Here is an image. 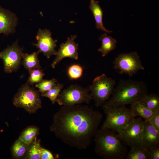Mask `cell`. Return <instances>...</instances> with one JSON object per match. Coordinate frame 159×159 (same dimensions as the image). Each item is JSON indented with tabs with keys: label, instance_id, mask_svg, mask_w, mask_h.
Returning a JSON list of instances; mask_svg holds the SVG:
<instances>
[{
	"label": "cell",
	"instance_id": "1",
	"mask_svg": "<svg viewBox=\"0 0 159 159\" xmlns=\"http://www.w3.org/2000/svg\"><path fill=\"white\" fill-rule=\"evenodd\" d=\"M102 117L100 112L87 105L62 106L54 114L49 130L69 146L86 150Z\"/></svg>",
	"mask_w": 159,
	"mask_h": 159
},
{
	"label": "cell",
	"instance_id": "2",
	"mask_svg": "<svg viewBox=\"0 0 159 159\" xmlns=\"http://www.w3.org/2000/svg\"><path fill=\"white\" fill-rule=\"evenodd\" d=\"M94 137V151L99 156L107 159H125L128 149L115 131L100 128Z\"/></svg>",
	"mask_w": 159,
	"mask_h": 159
},
{
	"label": "cell",
	"instance_id": "3",
	"mask_svg": "<svg viewBox=\"0 0 159 159\" xmlns=\"http://www.w3.org/2000/svg\"><path fill=\"white\" fill-rule=\"evenodd\" d=\"M148 93L147 86L144 81L121 79L115 87L111 97L104 104L112 107L125 106L139 101Z\"/></svg>",
	"mask_w": 159,
	"mask_h": 159
},
{
	"label": "cell",
	"instance_id": "4",
	"mask_svg": "<svg viewBox=\"0 0 159 159\" xmlns=\"http://www.w3.org/2000/svg\"><path fill=\"white\" fill-rule=\"evenodd\" d=\"M102 107L106 116L101 128L121 133L135 117L130 109L125 106L112 107L103 104Z\"/></svg>",
	"mask_w": 159,
	"mask_h": 159
},
{
	"label": "cell",
	"instance_id": "5",
	"mask_svg": "<svg viewBox=\"0 0 159 159\" xmlns=\"http://www.w3.org/2000/svg\"><path fill=\"white\" fill-rule=\"evenodd\" d=\"M32 86L27 82L22 85L15 95L13 103L16 107L33 114L42 106L39 92Z\"/></svg>",
	"mask_w": 159,
	"mask_h": 159
},
{
	"label": "cell",
	"instance_id": "6",
	"mask_svg": "<svg viewBox=\"0 0 159 159\" xmlns=\"http://www.w3.org/2000/svg\"><path fill=\"white\" fill-rule=\"evenodd\" d=\"M116 84L114 79L104 74L94 79L88 89L96 107L102 106L109 99Z\"/></svg>",
	"mask_w": 159,
	"mask_h": 159
},
{
	"label": "cell",
	"instance_id": "7",
	"mask_svg": "<svg viewBox=\"0 0 159 159\" xmlns=\"http://www.w3.org/2000/svg\"><path fill=\"white\" fill-rule=\"evenodd\" d=\"M89 92L88 88H84L76 84L72 85L60 92L56 102L62 106L82 103L89 104L92 99Z\"/></svg>",
	"mask_w": 159,
	"mask_h": 159
},
{
	"label": "cell",
	"instance_id": "8",
	"mask_svg": "<svg viewBox=\"0 0 159 159\" xmlns=\"http://www.w3.org/2000/svg\"><path fill=\"white\" fill-rule=\"evenodd\" d=\"M113 64V68L118 73L125 74L130 77L145 69L140 56L135 51L119 54L115 58Z\"/></svg>",
	"mask_w": 159,
	"mask_h": 159
},
{
	"label": "cell",
	"instance_id": "9",
	"mask_svg": "<svg viewBox=\"0 0 159 159\" xmlns=\"http://www.w3.org/2000/svg\"><path fill=\"white\" fill-rule=\"evenodd\" d=\"M24 49L18 44L16 40L12 45L0 52V59L3 62L4 70L7 73L16 72L19 68L22 62Z\"/></svg>",
	"mask_w": 159,
	"mask_h": 159
},
{
	"label": "cell",
	"instance_id": "10",
	"mask_svg": "<svg viewBox=\"0 0 159 159\" xmlns=\"http://www.w3.org/2000/svg\"><path fill=\"white\" fill-rule=\"evenodd\" d=\"M144 121L141 117H135L120 133L119 137L122 143L131 148L142 146Z\"/></svg>",
	"mask_w": 159,
	"mask_h": 159
},
{
	"label": "cell",
	"instance_id": "11",
	"mask_svg": "<svg viewBox=\"0 0 159 159\" xmlns=\"http://www.w3.org/2000/svg\"><path fill=\"white\" fill-rule=\"evenodd\" d=\"M52 35V33L49 29H39L36 36L37 43L33 44L38 49L37 53H43L48 59L52 55H56L57 53L55 48L57 41L54 40Z\"/></svg>",
	"mask_w": 159,
	"mask_h": 159
},
{
	"label": "cell",
	"instance_id": "12",
	"mask_svg": "<svg viewBox=\"0 0 159 159\" xmlns=\"http://www.w3.org/2000/svg\"><path fill=\"white\" fill-rule=\"evenodd\" d=\"M77 37L75 35H72L70 37L67 38L65 43H62L58 51H57L56 57L51 64L53 68L64 58L69 57L75 60L78 58V44L74 42Z\"/></svg>",
	"mask_w": 159,
	"mask_h": 159
},
{
	"label": "cell",
	"instance_id": "13",
	"mask_svg": "<svg viewBox=\"0 0 159 159\" xmlns=\"http://www.w3.org/2000/svg\"><path fill=\"white\" fill-rule=\"evenodd\" d=\"M18 19L16 14L0 6V34L6 36L16 32Z\"/></svg>",
	"mask_w": 159,
	"mask_h": 159
},
{
	"label": "cell",
	"instance_id": "14",
	"mask_svg": "<svg viewBox=\"0 0 159 159\" xmlns=\"http://www.w3.org/2000/svg\"><path fill=\"white\" fill-rule=\"evenodd\" d=\"M159 146V132L148 120H144L142 147L148 150Z\"/></svg>",
	"mask_w": 159,
	"mask_h": 159
},
{
	"label": "cell",
	"instance_id": "15",
	"mask_svg": "<svg viewBox=\"0 0 159 159\" xmlns=\"http://www.w3.org/2000/svg\"><path fill=\"white\" fill-rule=\"evenodd\" d=\"M89 9L92 11L95 21L96 29L103 31L106 33L112 32L107 29L103 26L102 21L103 11L99 4V2L95 0H90Z\"/></svg>",
	"mask_w": 159,
	"mask_h": 159
},
{
	"label": "cell",
	"instance_id": "16",
	"mask_svg": "<svg viewBox=\"0 0 159 159\" xmlns=\"http://www.w3.org/2000/svg\"><path fill=\"white\" fill-rule=\"evenodd\" d=\"M130 104V109L135 116H140L144 120H149L156 111L150 109L138 101Z\"/></svg>",
	"mask_w": 159,
	"mask_h": 159
},
{
	"label": "cell",
	"instance_id": "17",
	"mask_svg": "<svg viewBox=\"0 0 159 159\" xmlns=\"http://www.w3.org/2000/svg\"><path fill=\"white\" fill-rule=\"evenodd\" d=\"M99 39L101 41V46L98 49V51L101 52L103 57L107 55L109 53L116 48V40L107 35L106 33L101 35Z\"/></svg>",
	"mask_w": 159,
	"mask_h": 159
},
{
	"label": "cell",
	"instance_id": "18",
	"mask_svg": "<svg viewBox=\"0 0 159 159\" xmlns=\"http://www.w3.org/2000/svg\"><path fill=\"white\" fill-rule=\"evenodd\" d=\"M29 146L18 138L16 140L11 148L12 157L17 159H25Z\"/></svg>",
	"mask_w": 159,
	"mask_h": 159
},
{
	"label": "cell",
	"instance_id": "19",
	"mask_svg": "<svg viewBox=\"0 0 159 159\" xmlns=\"http://www.w3.org/2000/svg\"><path fill=\"white\" fill-rule=\"evenodd\" d=\"M38 54L35 52L30 54L27 53L23 54L21 64L27 70L29 71L33 69L41 68L39 61L38 57Z\"/></svg>",
	"mask_w": 159,
	"mask_h": 159
},
{
	"label": "cell",
	"instance_id": "20",
	"mask_svg": "<svg viewBox=\"0 0 159 159\" xmlns=\"http://www.w3.org/2000/svg\"><path fill=\"white\" fill-rule=\"evenodd\" d=\"M39 130V128L36 126H29L22 131L18 138L29 145L37 137Z\"/></svg>",
	"mask_w": 159,
	"mask_h": 159
},
{
	"label": "cell",
	"instance_id": "21",
	"mask_svg": "<svg viewBox=\"0 0 159 159\" xmlns=\"http://www.w3.org/2000/svg\"><path fill=\"white\" fill-rule=\"evenodd\" d=\"M138 101L151 110H159V96L156 93H148Z\"/></svg>",
	"mask_w": 159,
	"mask_h": 159
},
{
	"label": "cell",
	"instance_id": "22",
	"mask_svg": "<svg viewBox=\"0 0 159 159\" xmlns=\"http://www.w3.org/2000/svg\"><path fill=\"white\" fill-rule=\"evenodd\" d=\"M40 140L36 138L29 145L25 159H40Z\"/></svg>",
	"mask_w": 159,
	"mask_h": 159
},
{
	"label": "cell",
	"instance_id": "23",
	"mask_svg": "<svg viewBox=\"0 0 159 159\" xmlns=\"http://www.w3.org/2000/svg\"><path fill=\"white\" fill-rule=\"evenodd\" d=\"M126 159H148L147 150L142 147L131 148L126 156Z\"/></svg>",
	"mask_w": 159,
	"mask_h": 159
},
{
	"label": "cell",
	"instance_id": "24",
	"mask_svg": "<svg viewBox=\"0 0 159 159\" xmlns=\"http://www.w3.org/2000/svg\"><path fill=\"white\" fill-rule=\"evenodd\" d=\"M63 88V85L58 83L52 88L42 93L41 96L49 98L53 104L56 102V100Z\"/></svg>",
	"mask_w": 159,
	"mask_h": 159
},
{
	"label": "cell",
	"instance_id": "25",
	"mask_svg": "<svg viewBox=\"0 0 159 159\" xmlns=\"http://www.w3.org/2000/svg\"><path fill=\"white\" fill-rule=\"evenodd\" d=\"M29 76L27 82L31 85L39 82L45 75L43 70L41 68L32 69L29 71Z\"/></svg>",
	"mask_w": 159,
	"mask_h": 159
},
{
	"label": "cell",
	"instance_id": "26",
	"mask_svg": "<svg viewBox=\"0 0 159 159\" xmlns=\"http://www.w3.org/2000/svg\"><path fill=\"white\" fill-rule=\"evenodd\" d=\"M57 80L54 78L50 80L42 79L39 82L35 84L36 87L38 89V91L41 93L49 90L55 86Z\"/></svg>",
	"mask_w": 159,
	"mask_h": 159
},
{
	"label": "cell",
	"instance_id": "27",
	"mask_svg": "<svg viewBox=\"0 0 159 159\" xmlns=\"http://www.w3.org/2000/svg\"><path fill=\"white\" fill-rule=\"evenodd\" d=\"M83 72V68L80 65L74 64L69 67L67 72L71 79L76 80L82 77Z\"/></svg>",
	"mask_w": 159,
	"mask_h": 159
},
{
	"label": "cell",
	"instance_id": "28",
	"mask_svg": "<svg viewBox=\"0 0 159 159\" xmlns=\"http://www.w3.org/2000/svg\"><path fill=\"white\" fill-rule=\"evenodd\" d=\"M148 120L151 124L159 132V110L156 111Z\"/></svg>",
	"mask_w": 159,
	"mask_h": 159
},
{
	"label": "cell",
	"instance_id": "29",
	"mask_svg": "<svg viewBox=\"0 0 159 159\" xmlns=\"http://www.w3.org/2000/svg\"><path fill=\"white\" fill-rule=\"evenodd\" d=\"M147 153L148 159H159V146L149 149Z\"/></svg>",
	"mask_w": 159,
	"mask_h": 159
},
{
	"label": "cell",
	"instance_id": "30",
	"mask_svg": "<svg viewBox=\"0 0 159 159\" xmlns=\"http://www.w3.org/2000/svg\"><path fill=\"white\" fill-rule=\"evenodd\" d=\"M54 157L49 150L41 147L40 149V159H54Z\"/></svg>",
	"mask_w": 159,
	"mask_h": 159
}]
</instances>
